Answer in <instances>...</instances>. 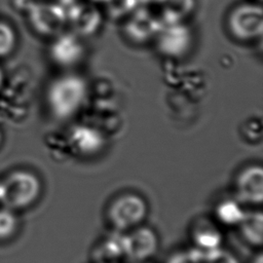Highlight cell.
<instances>
[{
  "label": "cell",
  "mask_w": 263,
  "mask_h": 263,
  "mask_svg": "<svg viewBox=\"0 0 263 263\" xmlns=\"http://www.w3.org/2000/svg\"><path fill=\"white\" fill-rule=\"evenodd\" d=\"M2 82H3V73H2V71H1V69H0V87H1Z\"/></svg>",
  "instance_id": "24"
},
{
  "label": "cell",
  "mask_w": 263,
  "mask_h": 263,
  "mask_svg": "<svg viewBox=\"0 0 263 263\" xmlns=\"http://www.w3.org/2000/svg\"><path fill=\"white\" fill-rule=\"evenodd\" d=\"M96 1H101V2H109L110 0H96Z\"/></svg>",
  "instance_id": "25"
},
{
  "label": "cell",
  "mask_w": 263,
  "mask_h": 263,
  "mask_svg": "<svg viewBox=\"0 0 263 263\" xmlns=\"http://www.w3.org/2000/svg\"><path fill=\"white\" fill-rule=\"evenodd\" d=\"M84 47L76 34H60L50 46V55L60 66L70 67L77 64L83 55Z\"/></svg>",
  "instance_id": "10"
},
{
  "label": "cell",
  "mask_w": 263,
  "mask_h": 263,
  "mask_svg": "<svg viewBox=\"0 0 263 263\" xmlns=\"http://www.w3.org/2000/svg\"><path fill=\"white\" fill-rule=\"evenodd\" d=\"M216 214L222 223L226 225H236L241 222L246 212L241 209L238 200L226 199L217 205Z\"/></svg>",
  "instance_id": "16"
},
{
  "label": "cell",
  "mask_w": 263,
  "mask_h": 263,
  "mask_svg": "<svg viewBox=\"0 0 263 263\" xmlns=\"http://www.w3.org/2000/svg\"><path fill=\"white\" fill-rule=\"evenodd\" d=\"M157 236L147 227H139L124 235V257L133 261H144L155 253Z\"/></svg>",
  "instance_id": "8"
},
{
  "label": "cell",
  "mask_w": 263,
  "mask_h": 263,
  "mask_svg": "<svg viewBox=\"0 0 263 263\" xmlns=\"http://www.w3.org/2000/svg\"><path fill=\"white\" fill-rule=\"evenodd\" d=\"M15 34L12 28L4 22H0V57L8 54L14 47Z\"/></svg>",
  "instance_id": "18"
},
{
  "label": "cell",
  "mask_w": 263,
  "mask_h": 263,
  "mask_svg": "<svg viewBox=\"0 0 263 263\" xmlns=\"http://www.w3.org/2000/svg\"><path fill=\"white\" fill-rule=\"evenodd\" d=\"M67 21L71 22L75 31L80 34H91L101 23L100 15L95 8L79 3L67 13Z\"/></svg>",
  "instance_id": "12"
},
{
  "label": "cell",
  "mask_w": 263,
  "mask_h": 263,
  "mask_svg": "<svg viewBox=\"0 0 263 263\" xmlns=\"http://www.w3.org/2000/svg\"><path fill=\"white\" fill-rule=\"evenodd\" d=\"M65 140L69 154L77 157L93 156L101 152L105 146L102 130L88 124L72 126Z\"/></svg>",
  "instance_id": "5"
},
{
  "label": "cell",
  "mask_w": 263,
  "mask_h": 263,
  "mask_svg": "<svg viewBox=\"0 0 263 263\" xmlns=\"http://www.w3.org/2000/svg\"><path fill=\"white\" fill-rule=\"evenodd\" d=\"M253 263H263L262 255H261V254H259V255L255 258V260H254V262H253Z\"/></svg>",
  "instance_id": "23"
},
{
  "label": "cell",
  "mask_w": 263,
  "mask_h": 263,
  "mask_svg": "<svg viewBox=\"0 0 263 263\" xmlns=\"http://www.w3.org/2000/svg\"><path fill=\"white\" fill-rule=\"evenodd\" d=\"M236 196L239 201L259 204L263 200V170L260 165L245 168L237 177Z\"/></svg>",
  "instance_id": "9"
},
{
  "label": "cell",
  "mask_w": 263,
  "mask_h": 263,
  "mask_svg": "<svg viewBox=\"0 0 263 263\" xmlns=\"http://www.w3.org/2000/svg\"><path fill=\"white\" fill-rule=\"evenodd\" d=\"M124 257V235L112 233L103 239L93 251L96 263H116Z\"/></svg>",
  "instance_id": "13"
},
{
  "label": "cell",
  "mask_w": 263,
  "mask_h": 263,
  "mask_svg": "<svg viewBox=\"0 0 263 263\" xmlns=\"http://www.w3.org/2000/svg\"><path fill=\"white\" fill-rule=\"evenodd\" d=\"M193 240L198 250L209 252L220 248L222 235L214 225L202 221L193 231Z\"/></svg>",
  "instance_id": "14"
},
{
  "label": "cell",
  "mask_w": 263,
  "mask_h": 263,
  "mask_svg": "<svg viewBox=\"0 0 263 263\" xmlns=\"http://www.w3.org/2000/svg\"><path fill=\"white\" fill-rule=\"evenodd\" d=\"M147 215L146 201L137 194H123L109 208V218L118 230H126L139 225Z\"/></svg>",
  "instance_id": "4"
},
{
  "label": "cell",
  "mask_w": 263,
  "mask_h": 263,
  "mask_svg": "<svg viewBox=\"0 0 263 263\" xmlns=\"http://www.w3.org/2000/svg\"><path fill=\"white\" fill-rule=\"evenodd\" d=\"M16 227V218L9 209L0 210V238L8 237Z\"/></svg>",
  "instance_id": "20"
},
{
  "label": "cell",
  "mask_w": 263,
  "mask_h": 263,
  "mask_svg": "<svg viewBox=\"0 0 263 263\" xmlns=\"http://www.w3.org/2000/svg\"><path fill=\"white\" fill-rule=\"evenodd\" d=\"M161 24L151 13L145 10L134 11L125 25L127 36L137 42H145L155 37Z\"/></svg>",
  "instance_id": "11"
},
{
  "label": "cell",
  "mask_w": 263,
  "mask_h": 263,
  "mask_svg": "<svg viewBox=\"0 0 263 263\" xmlns=\"http://www.w3.org/2000/svg\"><path fill=\"white\" fill-rule=\"evenodd\" d=\"M33 27L41 34L55 35L68 22L65 10L59 3L34 4L30 10Z\"/></svg>",
  "instance_id": "7"
},
{
  "label": "cell",
  "mask_w": 263,
  "mask_h": 263,
  "mask_svg": "<svg viewBox=\"0 0 263 263\" xmlns=\"http://www.w3.org/2000/svg\"><path fill=\"white\" fill-rule=\"evenodd\" d=\"M230 33L239 40H254L262 35L263 14L261 6L245 3L236 6L228 18Z\"/></svg>",
  "instance_id": "3"
},
{
  "label": "cell",
  "mask_w": 263,
  "mask_h": 263,
  "mask_svg": "<svg viewBox=\"0 0 263 263\" xmlns=\"http://www.w3.org/2000/svg\"><path fill=\"white\" fill-rule=\"evenodd\" d=\"M158 49L168 57H181L191 45V31L181 22H172L161 25L155 36Z\"/></svg>",
  "instance_id": "6"
},
{
  "label": "cell",
  "mask_w": 263,
  "mask_h": 263,
  "mask_svg": "<svg viewBox=\"0 0 263 263\" xmlns=\"http://www.w3.org/2000/svg\"><path fill=\"white\" fill-rule=\"evenodd\" d=\"M0 142H1V133H0Z\"/></svg>",
  "instance_id": "26"
},
{
  "label": "cell",
  "mask_w": 263,
  "mask_h": 263,
  "mask_svg": "<svg viewBox=\"0 0 263 263\" xmlns=\"http://www.w3.org/2000/svg\"><path fill=\"white\" fill-rule=\"evenodd\" d=\"M165 14V23L180 22L193 7L192 0H157Z\"/></svg>",
  "instance_id": "17"
},
{
  "label": "cell",
  "mask_w": 263,
  "mask_h": 263,
  "mask_svg": "<svg viewBox=\"0 0 263 263\" xmlns=\"http://www.w3.org/2000/svg\"><path fill=\"white\" fill-rule=\"evenodd\" d=\"M86 83L77 75H65L49 86L47 101L51 113L59 119H67L77 113L86 98Z\"/></svg>",
  "instance_id": "1"
},
{
  "label": "cell",
  "mask_w": 263,
  "mask_h": 263,
  "mask_svg": "<svg viewBox=\"0 0 263 263\" xmlns=\"http://www.w3.org/2000/svg\"><path fill=\"white\" fill-rule=\"evenodd\" d=\"M40 189L39 179L34 174L17 171L0 184V201L8 208H24L38 197Z\"/></svg>",
  "instance_id": "2"
},
{
  "label": "cell",
  "mask_w": 263,
  "mask_h": 263,
  "mask_svg": "<svg viewBox=\"0 0 263 263\" xmlns=\"http://www.w3.org/2000/svg\"><path fill=\"white\" fill-rule=\"evenodd\" d=\"M243 237L253 246H261L263 232V216L261 212L246 213L238 224Z\"/></svg>",
  "instance_id": "15"
},
{
  "label": "cell",
  "mask_w": 263,
  "mask_h": 263,
  "mask_svg": "<svg viewBox=\"0 0 263 263\" xmlns=\"http://www.w3.org/2000/svg\"><path fill=\"white\" fill-rule=\"evenodd\" d=\"M167 263H203V252L197 248L178 252L171 256Z\"/></svg>",
  "instance_id": "19"
},
{
  "label": "cell",
  "mask_w": 263,
  "mask_h": 263,
  "mask_svg": "<svg viewBox=\"0 0 263 263\" xmlns=\"http://www.w3.org/2000/svg\"><path fill=\"white\" fill-rule=\"evenodd\" d=\"M203 263H239L238 260L228 251L221 248L203 252Z\"/></svg>",
  "instance_id": "21"
},
{
  "label": "cell",
  "mask_w": 263,
  "mask_h": 263,
  "mask_svg": "<svg viewBox=\"0 0 263 263\" xmlns=\"http://www.w3.org/2000/svg\"><path fill=\"white\" fill-rule=\"evenodd\" d=\"M109 2L112 4V11L116 15L124 14L128 11L133 13L135 11L136 0H110Z\"/></svg>",
  "instance_id": "22"
}]
</instances>
